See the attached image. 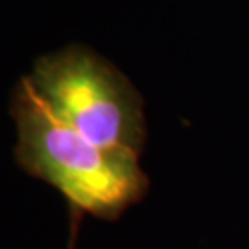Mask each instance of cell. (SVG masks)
Wrapping results in <instances>:
<instances>
[{
  "label": "cell",
  "mask_w": 249,
  "mask_h": 249,
  "mask_svg": "<svg viewBox=\"0 0 249 249\" xmlns=\"http://www.w3.org/2000/svg\"><path fill=\"white\" fill-rule=\"evenodd\" d=\"M46 109L89 141L141 155L144 100L115 65L85 46L39 57L26 76Z\"/></svg>",
  "instance_id": "7a4b0ae2"
},
{
  "label": "cell",
  "mask_w": 249,
  "mask_h": 249,
  "mask_svg": "<svg viewBox=\"0 0 249 249\" xmlns=\"http://www.w3.org/2000/svg\"><path fill=\"white\" fill-rule=\"evenodd\" d=\"M9 115L17 125V164L55 188L72 213L113 220L144 197L150 183L139 155L100 146L63 124L26 78L11 92Z\"/></svg>",
  "instance_id": "6da1fadb"
}]
</instances>
